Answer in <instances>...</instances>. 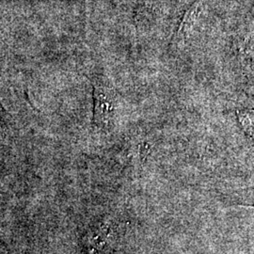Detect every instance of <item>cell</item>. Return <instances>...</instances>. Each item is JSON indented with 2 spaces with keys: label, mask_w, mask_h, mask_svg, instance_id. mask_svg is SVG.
I'll return each mask as SVG.
<instances>
[{
  "label": "cell",
  "mask_w": 254,
  "mask_h": 254,
  "mask_svg": "<svg viewBox=\"0 0 254 254\" xmlns=\"http://www.w3.org/2000/svg\"><path fill=\"white\" fill-rule=\"evenodd\" d=\"M93 86V121L101 128L114 126L120 109L117 92L103 79H91Z\"/></svg>",
  "instance_id": "1"
},
{
  "label": "cell",
  "mask_w": 254,
  "mask_h": 254,
  "mask_svg": "<svg viewBox=\"0 0 254 254\" xmlns=\"http://www.w3.org/2000/svg\"><path fill=\"white\" fill-rule=\"evenodd\" d=\"M237 120L246 132H252L254 125V110H237Z\"/></svg>",
  "instance_id": "2"
}]
</instances>
